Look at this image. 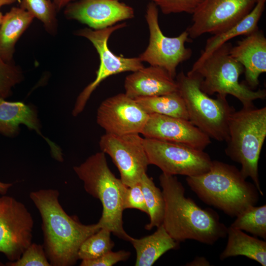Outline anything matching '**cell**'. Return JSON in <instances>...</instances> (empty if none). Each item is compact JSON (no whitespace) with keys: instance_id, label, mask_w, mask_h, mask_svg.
I'll return each mask as SVG.
<instances>
[{"instance_id":"cell-1","label":"cell","mask_w":266,"mask_h":266,"mask_svg":"<svg viewBox=\"0 0 266 266\" xmlns=\"http://www.w3.org/2000/svg\"><path fill=\"white\" fill-rule=\"evenodd\" d=\"M56 189H40L30 193V198L42 219L43 247L52 266L74 265L83 242L101 228L98 223L84 225L65 211Z\"/></svg>"},{"instance_id":"cell-2","label":"cell","mask_w":266,"mask_h":266,"mask_svg":"<svg viewBox=\"0 0 266 266\" xmlns=\"http://www.w3.org/2000/svg\"><path fill=\"white\" fill-rule=\"evenodd\" d=\"M165 200L163 225L169 235L180 242L192 239L213 245L227 235L228 228L210 208L200 207L185 196V188L174 175L162 173L159 176Z\"/></svg>"},{"instance_id":"cell-3","label":"cell","mask_w":266,"mask_h":266,"mask_svg":"<svg viewBox=\"0 0 266 266\" xmlns=\"http://www.w3.org/2000/svg\"><path fill=\"white\" fill-rule=\"evenodd\" d=\"M191 189L203 202L213 206L232 217L258 201L259 191L256 186L246 181L235 166L212 161L206 172L187 176Z\"/></svg>"},{"instance_id":"cell-4","label":"cell","mask_w":266,"mask_h":266,"mask_svg":"<svg viewBox=\"0 0 266 266\" xmlns=\"http://www.w3.org/2000/svg\"><path fill=\"white\" fill-rule=\"evenodd\" d=\"M73 170L83 182L85 190L101 203L102 214L98 222L100 228L130 242L133 237L124 230L122 219L127 187L109 168L105 154L101 151L91 155L80 165L74 166Z\"/></svg>"},{"instance_id":"cell-5","label":"cell","mask_w":266,"mask_h":266,"mask_svg":"<svg viewBox=\"0 0 266 266\" xmlns=\"http://www.w3.org/2000/svg\"><path fill=\"white\" fill-rule=\"evenodd\" d=\"M229 139L226 155L241 165L240 170L246 179L250 177L259 193L258 162L266 137V107L243 106L232 114L229 121Z\"/></svg>"},{"instance_id":"cell-6","label":"cell","mask_w":266,"mask_h":266,"mask_svg":"<svg viewBox=\"0 0 266 266\" xmlns=\"http://www.w3.org/2000/svg\"><path fill=\"white\" fill-rule=\"evenodd\" d=\"M232 46L229 42L222 44L189 71L199 77L200 89L207 95L217 93L223 97L231 95L237 98L243 106L253 105L254 100L265 99L266 91L253 90L239 82L244 67L230 55Z\"/></svg>"},{"instance_id":"cell-7","label":"cell","mask_w":266,"mask_h":266,"mask_svg":"<svg viewBox=\"0 0 266 266\" xmlns=\"http://www.w3.org/2000/svg\"><path fill=\"white\" fill-rule=\"evenodd\" d=\"M178 90L182 97L189 120L207 135L219 141L229 139V121L235 111L226 97H209L200 87V79L193 73L180 72L176 77Z\"/></svg>"},{"instance_id":"cell-8","label":"cell","mask_w":266,"mask_h":266,"mask_svg":"<svg viewBox=\"0 0 266 266\" xmlns=\"http://www.w3.org/2000/svg\"><path fill=\"white\" fill-rule=\"evenodd\" d=\"M127 26L126 23L116 24L100 30L85 28L77 31L75 34L88 39L96 48L100 63L95 80L87 86L78 96L72 115L77 116L84 109L93 92L109 76L126 71H135L144 67L139 57L127 58L118 56L108 47V40L115 31Z\"/></svg>"},{"instance_id":"cell-9","label":"cell","mask_w":266,"mask_h":266,"mask_svg":"<svg viewBox=\"0 0 266 266\" xmlns=\"http://www.w3.org/2000/svg\"><path fill=\"white\" fill-rule=\"evenodd\" d=\"M158 16V7L150 1L145 14L149 31V43L138 57L150 66L165 69L175 78L178 65L189 60L192 55V50L185 46L186 43L192 41V39L187 30L176 37L165 35L160 29Z\"/></svg>"},{"instance_id":"cell-10","label":"cell","mask_w":266,"mask_h":266,"mask_svg":"<svg viewBox=\"0 0 266 266\" xmlns=\"http://www.w3.org/2000/svg\"><path fill=\"white\" fill-rule=\"evenodd\" d=\"M143 144L149 164L167 174L197 176L207 172L212 164L203 150L185 145L147 138Z\"/></svg>"},{"instance_id":"cell-11","label":"cell","mask_w":266,"mask_h":266,"mask_svg":"<svg viewBox=\"0 0 266 266\" xmlns=\"http://www.w3.org/2000/svg\"><path fill=\"white\" fill-rule=\"evenodd\" d=\"M33 220L24 204L14 198L0 197V252L15 261L31 244Z\"/></svg>"},{"instance_id":"cell-12","label":"cell","mask_w":266,"mask_h":266,"mask_svg":"<svg viewBox=\"0 0 266 266\" xmlns=\"http://www.w3.org/2000/svg\"><path fill=\"white\" fill-rule=\"evenodd\" d=\"M101 151L111 158L120 179L127 187L138 183L149 165L139 133L115 135L105 133L99 141Z\"/></svg>"},{"instance_id":"cell-13","label":"cell","mask_w":266,"mask_h":266,"mask_svg":"<svg viewBox=\"0 0 266 266\" xmlns=\"http://www.w3.org/2000/svg\"><path fill=\"white\" fill-rule=\"evenodd\" d=\"M258 0H203L192 14V24L186 29L190 38L227 30L248 15Z\"/></svg>"},{"instance_id":"cell-14","label":"cell","mask_w":266,"mask_h":266,"mask_svg":"<svg viewBox=\"0 0 266 266\" xmlns=\"http://www.w3.org/2000/svg\"><path fill=\"white\" fill-rule=\"evenodd\" d=\"M148 117L134 99L120 93L101 103L97 110V122L107 133H141Z\"/></svg>"},{"instance_id":"cell-15","label":"cell","mask_w":266,"mask_h":266,"mask_svg":"<svg viewBox=\"0 0 266 266\" xmlns=\"http://www.w3.org/2000/svg\"><path fill=\"white\" fill-rule=\"evenodd\" d=\"M141 133L147 138L182 144L203 150L210 138L188 120L149 114Z\"/></svg>"},{"instance_id":"cell-16","label":"cell","mask_w":266,"mask_h":266,"mask_svg":"<svg viewBox=\"0 0 266 266\" xmlns=\"http://www.w3.org/2000/svg\"><path fill=\"white\" fill-rule=\"evenodd\" d=\"M65 15L88 25L93 30H100L134 16L133 7L116 0H78L65 7Z\"/></svg>"},{"instance_id":"cell-17","label":"cell","mask_w":266,"mask_h":266,"mask_svg":"<svg viewBox=\"0 0 266 266\" xmlns=\"http://www.w3.org/2000/svg\"><path fill=\"white\" fill-rule=\"evenodd\" d=\"M230 54L243 66L248 87L256 88L260 75L266 71V38L263 31L258 29L238 41L231 48Z\"/></svg>"},{"instance_id":"cell-18","label":"cell","mask_w":266,"mask_h":266,"mask_svg":"<svg viewBox=\"0 0 266 266\" xmlns=\"http://www.w3.org/2000/svg\"><path fill=\"white\" fill-rule=\"evenodd\" d=\"M174 79L161 67L144 66L127 76L124 81L125 94L135 99L177 92L178 86Z\"/></svg>"},{"instance_id":"cell-19","label":"cell","mask_w":266,"mask_h":266,"mask_svg":"<svg viewBox=\"0 0 266 266\" xmlns=\"http://www.w3.org/2000/svg\"><path fill=\"white\" fill-rule=\"evenodd\" d=\"M34 18L21 7H13L3 15L0 26V58L13 63L15 44Z\"/></svg>"},{"instance_id":"cell-20","label":"cell","mask_w":266,"mask_h":266,"mask_svg":"<svg viewBox=\"0 0 266 266\" xmlns=\"http://www.w3.org/2000/svg\"><path fill=\"white\" fill-rule=\"evenodd\" d=\"M266 2V0H259L251 11L239 22L208 38L204 49L193 66L200 65L214 50L230 39L238 35L246 36L258 30V23L265 10Z\"/></svg>"},{"instance_id":"cell-21","label":"cell","mask_w":266,"mask_h":266,"mask_svg":"<svg viewBox=\"0 0 266 266\" xmlns=\"http://www.w3.org/2000/svg\"><path fill=\"white\" fill-rule=\"evenodd\" d=\"M130 242L136 251L135 266H152L164 253L179 246L163 224L153 234L139 239L133 238Z\"/></svg>"},{"instance_id":"cell-22","label":"cell","mask_w":266,"mask_h":266,"mask_svg":"<svg viewBox=\"0 0 266 266\" xmlns=\"http://www.w3.org/2000/svg\"><path fill=\"white\" fill-rule=\"evenodd\" d=\"M21 124L41 135L37 114L34 110L22 102L8 101L0 98V133L14 136L18 133Z\"/></svg>"},{"instance_id":"cell-23","label":"cell","mask_w":266,"mask_h":266,"mask_svg":"<svg viewBox=\"0 0 266 266\" xmlns=\"http://www.w3.org/2000/svg\"><path fill=\"white\" fill-rule=\"evenodd\" d=\"M227 246L220 256L223 260L228 257L244 256L266 266V242L251 236L242 231L230 227Z\"/></svg>"},{"instance_id":"cell-24","label":"cell","mask_w":266,"mask_h":266,"mask_svg":"<svg viewBox=\"0 0 266 266\" xmlns=\"http://www.w3.org/2000/svg\"><path fill=\"white\" fill-rule=\"evenodd\" d=\"M134 100L148 114L156 113L189 120L184 101L178 91Z\"/></svg>"},{"instance_id":"cell-25","label":"cell","mask_w":266,"mask_h":266,"mask_svg":"<svg viewBox=\"0 0 266 266\" xmlns=\"http://www.w3.org/2000/svg\"><path fill=\"white\" fill-rule=\"evenodd\" d=\"M139 184L144 197L150 222L145 226L147 230L163 224L165 200L162 191L156 187L153 179L146 173L141 177Z\"/></svg>"},{"instance_id":"cell-26","label":"cell","mask_w":266,"mask_h":266,"mask_svg":"<svg viewBox=\"0 0 266 266\" xmlns=\"http://www.w3.org/2000/svg\"><path fill=\"white\" fill-rule=\"evenodd\" d=\"M232 228L245 231L255 236L266 238V205H251L237 216Z\"/></svg>"},{"instance_id":"cell-27","label":"cell","mask_w":266,"mask_h":266,"mask_svg":"<svg viewBox=\"0 0 266 266\" xmlns=\"http://www.w3.org/2000/svg\"><path fill=\"white\" fill-rule=\"evenodd\" d=\"M111 232L101 228L85 239L78 252V259L81 260L98 258L111 251L114 243L110 237Z\"/></svg>"},{"instance_id":"cell-28","label":"cell","mask_w":266,"mask_h":266,"mask_svg":"<svg viewBox=\"0 0 266 266\" xmlns=\"http://www.w3.org/2000/svg\"><path fill=\"white\" fill-rule=\"evenodd\" d=\"M20 7L40 20L46 30L51 34L57 29V10L49 0H22Z\"/></svg>"},{"instance_id":"cell-29","label":"cell","mask_w":266,"mask_h":266,"mask_svg":"<svg viewBox=\"0 0 266 266\" xmlns=\"http://www.w3.org/2000/svg\"><path fill=\"white\" fill-rule=\"evenodd\" d=\"M21 70L13 63H7L0 58V98L6 99L12 94V89L22 81Z\"/></svg>"},{"instance_id":"cell-30","label":"cell","mask_w":266,"mask_h":266,"mask_svg":"<svg viewBox=\"0 0 266 266\" xmlns=\"http://www.w3.org/2000/svg\"><path fill=\"white\" fill-rule=\"evenodd\" d=\"M9 266H51L43 245L33 243L25 250L21 257L6 264Z\"/></svg>"},{"instance_id":"cell-31","label":"cell","mask_w":266,"mask_h":266,"mask_svg":"<svg viewBox=\"0 0 266 266\" xmlns=\"http://www.w3.org/2000/svg\"><path fill=\"white\" fill-rule=\"evenodd\" d=\"M154 3L164 14H192L203 0H147Z\"/></svg>"},{"instance_id":"cell-32","label":"cell","mask_w":266,"mask_h":266,"mask_svg":"<svg viewBox=\"0 0 266 266\" xmlns=\"http://www.w3.org/2000/svg\"><path fill=\"white\" fill-rule=\"evenodd\" d=\"M123 208L136 209L146 214L148 213L139 182L127 187L124 197Z\"/></svg>"},{"instance_id":"cell-33","label":"cell","mask_w":266,"mask_h":266,"mask_svg":"<svg viewBox=\"0 0 266 266\" xmlns=\"http://www.w3.org/2000/svg\"><path fill=\"white\" fill-rule=\"evenodd\" d=\"M130 255V252L125 250L110 251L98 258L82 260L80 266H112L119 262L126 261Z\"/></svg>"},{"instance_id":"cell-34","label":"cell","mask_w":266,"mask_h":266,"mask_svg":"<svg viewBox=\"0 0 266 266\" xmlns=\"http://www.w3.org/2000/svg\"><path fill=\"white\" fill-rule=\"evenodd\" d=\"M187 266H209V262L204 257H196L193 261L188 263Z\"/></svg>"},{"instance_id":"cell-35","label":"cell","mask_w":266,"mask_h":266,"mask_svg":"<svg viewBox=\"0 0 266 266\" xmlns=\"http://www.w3.org/2000/svg\"><path fill=\"white\" fill-rule=\"evenodd\" d=\"M52 2L57 11L66 7L70 2L75 0H49Z\"/></svg>"},{"instance_id":"cell-36","label":"cell","mask_w":266,"mask_h":266,"mask_svg":"<svg viewBox=\"0 0 266 266\" xmlns=\"http://www.w3.org/2000/svg\"><path fill=\"white\" fill-rule=\"evenodd\" d=\"M12 185L11 183H5L0 181V194L5 195Z\"/></svg>"},{"instance_id":"cell-37","label":"cell","mask_w":266,"mask_h":266,"mask_svg":"<svg viewBox=\"0 0 266 266\" xmlns=\"http://www.w3.org/2000/svg\"><path fill=\"white\" fill-rule=\"evenodd\" d=\"M17 0H0V8L3 5L13 3Z\"/></svg>"},{"instance_id":"cell-38","label":"cell","mask_w":266,"mask_h":266,"mask_svg":"<svg viewBox=\"0 0 266 266\" xmlns=\"http://www.w3.org/2000/svg\"><path fill=\"white\" fill-rule=\"evenodd\" d=\"M2 17H3V15L0 12V25H1V22H2Z\"/></svg>"},{"instance_id":"cell-39","label":"cell","mask_w":266,"mask_h":266,"mask_svg":"<svg viewBox=\"0 0 266 266\" xmlns=\"http://www.w3.org/2000/svg\"><path fill=\"white\" fill-rule=\"evenodd\" d=\"M2 266L3 265L0 263V266Z\"/></svg>"},{"instance_id":"cell-40","label":"cell","mask_w":266,"mask_h":266,"mask_svg":"<svg viewBox=\"0 0 266 266\" xmlns=\"http://www.w3.org/2000/svg\"></svg>"}]
</instances>
